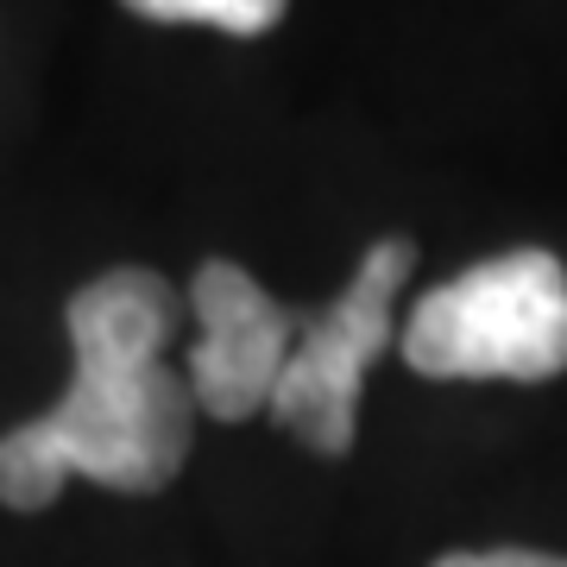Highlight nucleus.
I'll list each match as a JSON object with an SVG mask.
<instances>
[{"label": "nucleus", "mask_w": 567, "mask_h": 567, "mask_svg": "<svg viewBox=\"0 0 567 567\" xmlns=\"http://www.w3.org/2000/svg\"><path fill=\"white\" fill-rule=\"evenodd\" d=\"M177 316V290L140 265L82 284L63 309L76 347L70 391L39 423L0 435V505L44 511L70 473L107 492H158L177 480L203 416L189 379L164 365Z\"/></svg>", "instance_id": "nucleus-1"}, {"label": "nucleus", "mask_w": 567, "mask_h": 567, "mask_svg": "<svg viewBox=\"0 0 567 567\" xmlns=\"http://www.w3.org/2000/svg\"><path fill=\"white\" fill-rule=\"evenodd\" d=\"M404 360L423 379H517L567 372V265L517 246L435 284L404 322Z\"/></svg>", "instance_id": "nucleus-2"}, {"label": "nucleus", "mask_w": 567, "mask_h": 567, "mask_svg": "<svg viewBox=\"0 0 567 567\" xmlns=\"http://www.w3.org/2000/svg\"><path fill=\"white\" fill-rule=\"evenodd\" d=\"M416 271V246L410 240H372L360 271L328 309L297 316V341L271 391V416H278L309 454L341 461L360 429V379L365 365L391 347V316H398V290Z\"/></svg>", "instance_id": "nucleus-3"}, {"label": "nucleus", "mask_w": 567, "mask_h": 567, "mask_svg": "<svg viewBox=\"0 0 567 567\" xmlns=\"http://www.w3.org/2000/svg\"><path fill=\"white\" fill-rule=\"evenodd\" d=\"M189 309H196V347H189V398L215 423H246L271 404L278 372L297 341V309H284L278 297H265V284L252 271L227 259H208L189 284Z\"/></svg>", "instance_id": "nucleus-4"}, {"label": "nucleus", "mask_w": 567, "mask_h": 567, "mask_svg": "<svg viewBox=\"0 0 567 567\" xmlns=\"http://www.w3.org/2000/svg\"><path fill=\"white\" fill-rule=\"evenodd\" d=\"M121 7L158 25H215V32H234V39H259L284 20L290 0H121Z\"/></svg>", "instance_id": "nucleus-5"}, {"label": "nucleus", "mask_w": 567, "mask_h": 567, "mask_svg": "<svg viewBox=\"0 0 567 567\" xmlns=\"http://www.w3.org/2000/svg\"><path fill=\"white\" fill-rule=\"evenodd\" d=\"M435 567H567V561L543 555V548H473V555H442Z\"/></svg>", "instance_id": "nucleus-6"}]
</instances>
